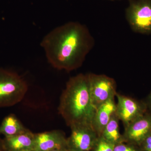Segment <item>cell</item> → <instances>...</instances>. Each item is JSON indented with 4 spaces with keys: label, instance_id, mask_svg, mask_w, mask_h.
<instances>
[{
    "label": "cell",
    "instance_id": "cell-1",
    "mask_svg": "<svg viewBox=\"0 0 151 151\" xmlns=\"http://www.w3.org/2000/svg\"><path fill=\"white\" fill-rule=\"evenodd\" d=\"M94 43L87 27L70 22L52 30L43 37L40 46L52 67L70 72L81 67Z\"/></svg>",
    "mask_w": 151,
    "mask_h": 151
},
{
    "label": "cell",
    "instance_id": "cell-2",
    "mask_svg": "<svg viewBox=\"0 0 151 151\" xmlns=\"http://www.w3.org/2000/svg\"><path fill=\"white\" fill-rule=\"evenodd\" d=\"M58 110L68 127L92 125L96 109L92 105L88 74L79 73L69 78L60 96Z\"/></svg>",
    "mask_w": 151,
    "mask_h": 151
},
{
    "label": "cell",
    "instance_id": "cell-3",
    "mask_svg": "<svg viewBox=\"0 0 151 151\" xmlns=\"http://www.w3.org/2000/svg\"><path fill=\"white\" fill-rule=\"evenodd\" d=\"M28 88L26 81L18 73L0 68V108L20 102Z\"/></svg>",
    "mask_w": 151,
    "mask_h": 151
},
{
    "label": "cell",
    "instance_id": "cell-4",
    "mask_svg": "<svg viewBox=\"0 0 151 151\" xmlns=\"http://www.w3.org/2000/svg\"><path fill=\"white\" fill-rule=\"evenodd\" d=\"M126 18L131 29L142 34H151V0H128Z\"/></svg>",
    "mask_w": 151,
    "mask_h": 151
},
{
    "label": "cell",
    "instance_id": "cell-5",
    "mask_svg": "<svg viewBox=\"0 0 151 151\" xmlns=\"http://www.w3.org/2000/svg\"><path fill=\"white\" fill-rule=\"evenodd\" d=\"M87 74L92 105L96 110L108 100L115 99L117 86L113 78L104 74Z\"/></svg>",
    "mask_w": 151,
    "mask_h": 151
},
{
    "label": "cell",
    "instance_id": "cell-6",
    "mask_svg": "<svg viewBox=\"0 0 151 151\" xmlns=\"http://www.w3.org/2000/svg\"><path fill=\"white\" fill-rule=\"evenodd\" d=\"M71 134L67 140L69 151H89L99 138L92 125L80 124L70 127Z\"/></svg>",
    "mask_w": 151,
    "mask_h": 151
},
{
    "label": "cell",
    "instance_id": "cell-7",
    "mask_svg": "<svg viewBox=\"0 0 151 151\" xmlns=\"http://www.w3.org/2000/svg\"><path fill=\"white\" fill-rule=\"evenodd\" d=\"M116 114L125 127L147 112L146 103L117 93Z\"/></svg>",
    "mask_w": 151,
    "mask_h": 151
},
{
    "label": "cell",
    "instance_id": "cell-8",
    "mask_svg": "<svg viewBox=\"0 0 151 151\" xmlns=\"http://www.w3.org/2000/svg\"><path fill=\"white\" fill-rule=\"evenodd\" d=\"M151 134V113L146 112L142 116L125 127L124 138L138 146Z\"/></svg>",
    "mask_w": 151,
    "mask_h": 151
},
{
    "label": "cell",
    "instance_id": "cell-9",
    "mask_svg": "<svg viewBox=\"0 0 151 151\" xmlns=\"http://www.w3.org/2000/svg\"><path fill=\"white\" fill-rule=\"evenodd\" d=\"M63 148L68 149L67 142L61 131L53 130L35 134L34 150L50 151Z\"/></svg>",
    "mask_w": 151,
    "mask_h": 151
},
{
    "label": "cell",
    "instance_id": "cell-10",
    "mask_svg": "<svg viewBox=\"0 0 151 151\" xmlns=\"http://www.w3.org/2000/svg\"><path fill=\"white\" fill-rule=\"evenodd\" d=\"M35 134L28 130L12 137H5L2 140L4 151L34 150Z\"/></svg>",
    "mask_w": 151,
    "mask_h": 151
},
{
    "label": "cell",
    "instance_id": "cell-11",
    "mask_svg": "<svg viewBox=\"0 0 151 151\" xmlns=\"http://www.w3.org/2000/svg\"><path fill=\"white\" fill-rule=\"evenodd\" d=\"M116 111L115 99L108 100L97 108L92 122V126L100 137L103 130Z\"/></svg>",
    "mask_w": 151,
    "mask_h": 151
},
{
    "label": "cell",
    "instance_id": "cell-12",
    "mask_svg": "<svg viewBox=\"0 0 151 151\" xmlns=\"http://www.w3.org/2000/svg\"><path fill=\"white\" fill-rule=\"evenodd\" d=\"M28 130L13 114L6 116L0 125V134L4 135L5 137L20 134Z\"/></svg>",
    "mask_w": 151,
    "mask_h": 151
},
{
    "label": "cell",
    "instance_id": "cell-13",
    "mask_svg": "<svg viewBox=\"0 0 151 151\" xmlns=\"http://www.w3.org/2000/svg\"><path fill=\"white\" fill-rule=\"evenodd\" d=\"M119 119L114 113L100 137L114 145L120 144L122 137L119 132Z\"/></svg>",
    "mask_w": 151,
    "mask_h": 151
},
{
    "label": "cell",
    "instance_id": "cell-14",
    "mask_svg": "<svg viewBox=\"0 0 151 151\" xmlns=\"http://www.w3.org/2000/svg\"><path fill=\"white\" fill-rule=\"evenodd\" d=\"M95 151H113L115 145L99 137L95 144Z\"/></svg>",
    "mask_w": 151,
    "mask_h": 151
},
{
    "label": "cell",
    "instance_id": "cell-15",
    "mask_svg": "<svg viewBox=\"0 0 151 151\" xmlns=\"http://www.w3.org/2000/svg\"><path fill=\"white\" fill-rule=\"evenodd\" d=\"M139 151H151V134L148 136L139 145Z\"/></svg>",
    "mask_w": 151,
    "mask_h": 151
},
{
    "label": "cell",
    "instance_id": "cell-16",
    "mask_svg": "<svg viewBox=\"0 0 151 151\" xmlns=\"http://www.w3.org/2000/svg\"><path fill=\"white\" fill-rule=\"evenodd\" d=\"M113 151H139L132 146L126 145L122 143L116 145Z\"/></svg>",
    "mask_w": 151,
    "mask_h": 151
},
{
    "label": "cell",
    "instance_id": "cell-17",
    "mask_svg": "<svg viewBox=\"0 0 151 151\" xmlns=\"http://www.w3.org/2000/svg\"><path fill=\"white\" fill-rule=\"evenodd\" d=\"M146 103L148 111L149 110L150 112L151 113V92L147 97V100Z\"/></svg>",
    "mask_w": 151,
    "mask_h": 151
},
{
    "label": "cell",
    "instance_id": "cell-18",
    "mask_svg": "<svg viewBox=\"0 0 151 151\" xmlns=\"http://www.w3.org/2000/svg\"><path fill=\"white\" fill-rule=\"evenodd\" d=\"M50 151H69L68 149L67 148H63L60 149H55V150H52Z\"/></svg>",
    "mask_w": 151,
    "mask_h": 151
},
{
    "label": "cell",
    "instance_id": "cell-19",
    "mask_svg": "<svg viewBox=\"0 0 151 151\" xmlns=\"http://www.w3.org/2000/svg\"><path fill=\"white\" fill-rule=\"evenodd\" d=\"M0 151H4L3 149L2 140L0 138Z\"/></svg>",
    "mask_w": 151,
    "mask_h": 151
},
{
    "label": "cell",
    "instance_id": "cell-20",
    "mask_svg": "<svg viewBox=\"0 0 151 151\" xmlns=\"http://www.w3.org/2000/svg\"><path fill=\"white\" fill-rule=\"evenodd\" d=\"M108 1H119V0H108Z\"/></svg>",
    "mask_w": 151,
    "mask_h": 151
},
{
    "label": "cell",
    "instance_id": "cell-21",
    "mask_svg": "<svg viewBox=\"0 0 151 151\" xmlns=\"http://www.w3.org/2000/svg\"><path fill=\"white\" fill-rule=\"evenodd\" d=\"M34 151V150H31V151Z\"/></svg>",
    "mask_w": 151,
    "mask_h": 151
}]
</instances>
